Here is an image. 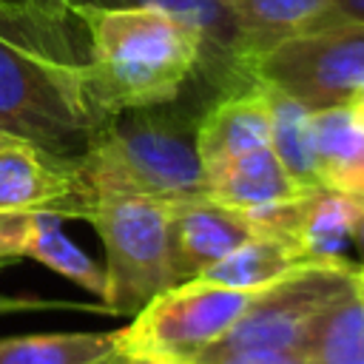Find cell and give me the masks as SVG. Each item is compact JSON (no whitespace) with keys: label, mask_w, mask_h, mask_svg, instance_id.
<instances>
[{"label":"cell","mask_w":364,"mask_h":364,"mask_svg":"<svg viewBox=\"0 0 364 364\" xmlns=\"http://www.w3.org/2000/svg\"><path fill=\"white\" fill-rule=\"evenodd\" d=\"M102 122L71 26L0 11V134L80 156Z\"/></svg>","instance_id":"1"},{"label":"cell","mask_w":364,"mask_h":364,"mask_svg":"<svg viewBox=\"0 0 364 364\" xmlns=\"http://www.w3.org/2000/svg\"><path fill=\"white\" fill-rule=\"evenodd\" d=\"M88 40L85 68L105 119L128 108L176 102L199 68V37L154 6L71 9Z\"/></svg>","instance_id":"2"},{"label":"cell","mask_w":364,"mask_h":364,"mask_svg":"<svg viewBox=\"0 0 364 364\" xmlns=\"http://www.w3.org/2000/svg\"><path fill=\"white\" fill-rule=\"evenodd\" d=\"M80 168L97 196L131 193L162 202L205 196L196 117L171 102L105 119L80 154Z\"/></svg>","instance_id":"3"},{"label":"cell","mask_w":364,"mask_h":364,"mask_svg":"<svg viewBox=\"0 0 364 364\" xmlns=\"http://www.w3.org/2000/svg\"><path fill=\"white\" fill-rule=\"evenodd\" d=\"M88 222L105 247V313L136 316L154 296L176 284L168 236L171 202L102 193Z\"/></svg>","instance_id":"4"},{"label":"cell","mask_w":364,"mask_h":364,"mask_svg":"<svg viewBox=\"0 0 364 364\" xmlns=\"http://www.w3.org/2000/svg\"><path fill=\"white\" fill-rule=\"evenodd\" d=\"M355 287V262L344 264H304L284 279L262 287L239 321L208 350L205 355L273 350L301 353L307 350L324 313ZM193 358V361H196Z\"/></svg>","instance_id":"5"},{"label":"cell","mask_w":364,"mask_h":364,"mask_svg":"<svg viewBox=\"0 0 364 364\" xmlns=\"http://www.w3.org/2000/svg\"><path fill=\"white\" fill-rule=\"evenodd\" d=\"M245 77L307 108H327L364 88V20H338L253 54Z\"/></svg>","instance_id":"6"},{"label":"cell","mask_w":364,"mask_h":364,"mask_svg":"<svg viewBox=\"0 0 364 364\" xmlns=\"http://www.w3.org/2000/svg\"><path fill=\"white\" fill-rule=\"evenodd\" d=\"M259 290L222 287L205 279L173 284L154 296L134 321L119 330L122 353H148L191 364L219 341L247 310Z\"/></svg>","instance_id":"7"},{"label":"cell","mask_w":364,"mask_h":364,"mask_svg":"<svg viewBox=\"0 0 364 364\" xmlns=\"http://www.w3.org/2000/svg\"><path fill=\"white\" fill-rule=\"evenodd\" d=\"M94 205L97 193L80 156H57L28 139L0 134V210L88 222Z\"/></svg>","instance_id":"8"},{"label":"cell","mask_w":364,"mask_h":364,"mask_svg":"<svg viewBox=\"0 0 364 364\" xmlns=\"http://www.w3.org/2000/svg\"><path fill=\"white\" fill-rule=\"evenodd\" d=\"M94 6H154L182 20L199 37L196 80L208 88V100L236 85L250 82L245 77V40L225 0H74ZM71 6V9H74Z\"/></svg>","instance_id":"9"},{"label":"cell","mask_w":364,"mask_h":364,"mask_svg":"<svg viewBox=\"0 0 364 364\" xmlns=\"http://www.w3.org/2000/svg\"><path fill=\"white\" fill-rule=\"evenodd\" d=\"M270 88L245 82L208 100L196 117V151L205 176L242 154L270 145Z\"/></svg>","instance_id":"10"},{"label":"cell","mask_w":364,"mask_h":364,"mask_svg":"<svg viewBox=\"0 0 364 364\" xmlns=\"http://www.w3.org/2000/svg\"><path fill=\"white\" fill-rule=\"evenodd\" d=\"M171 264L176 284L199 279L210 264L225 259L242 242L256 236V228L242 210L193 196L171 202Z\"/></svg>","instance_id":"11"},{"label":"cell","mask_w":364,"mask_h":364,"mask_svg":"<svg viewBox=\"0 0 364 364\" xmlns=\"http://www.w3.org/2000/svg\"><path fill=\"white\" fill-rule=\"evenodd\" d=\"M301 193L304 191L290 179L270 145L242 154L205 176V196L233 210H242L245 216L279 208Z\"/></svg>","instance_id":"12"},{"label":"cell","mask_w":364,"mask_h":364,"mask_svg":"<svg viewBox=\"0 0 364 364\" xmlns=\"http://www.w3.org/2000/svg\"><path fill=\"white\" fill-rule=\"evenodd\" d=\"M361 210V196L313 188L296 199L290 239L310 264H344L347 245Z\"/></svg>","instance_id":"13"},{"label":"cell","mask_w":364,"mask_h":364,"mask_svg":"<svg viewBox=\"0 0 364 364\" xmlns=\"http://www.w3.org/2000/svg\"><path fill=\"white\" fill-rule=\"evenodd\" d=\"M313 159L321 188L364 196V125L344 102L313 111Z\"/></svg>","instance_id":"14"},{"label":"cell","mask_w":364,"mask_h":364,"mask_svg":"<svg viewBox=\"0 0 364 364\" xmlns=\"http://www.w3.org/2000/svg\"><path fill=\"white\" fill-rule=\"evenodd\" d=\"M225 3L242 31L247 60L276 46L279 40L336 23V0H225Z\"/></svg>","instance_id":"15"},{"label":"cell","mask_w":364,"mask_h":364,"mask_svg":"<svg viewBox=\"0 0 364 364\" xmlns=\"http://www.w3.org/2000/svg\"><path fill=\"white\" fill-rule=\"evenodd\" d=\"M304 264L310 262L301 256L296 242L273 233H256L225 259L210 264L199 279L236 290H262Z\"/></svg>","instance_id":"16"},{"label":"cell","mask_w":364,"mask_h":364,"mask_svg":"<svg viewBox=\"0 0 364 364\" xmlns=\"http://www.w3.org/2000/svg\"><path fill=\"white\" fill-rule=\"evenodd\" d=\"M119 353V330L0 338V364H105Z\"/></svg>","instance_id":"17"},{"label":"cell","mask_w":364,"mask_h":364,"mask_svg":"<svg viewBox=\"0 0 364 364\" xmlns=\"http://www.w3.org/2000/svg\"><path fill=\"white\" fill-rule=\"evenodd\" d=\"M26 259H34V262L46 264L48 270L60 273L63 279H68V282L80 284L82 290L94 293L100 301L105 299V270L82 247H77L65 236L60 216L34 213L28 236H26Z\"/></svg>","instance_id":"18"},{"label":"cell","mask_w":364,"mask_h":364,"mask_svg":"<svg viewBox=\"0 0 364 364\" xmlns=\"http://www.w3.org/2000/svg\"><path fill=\"white\" fill-rule=\"evenodd\" d=\"M270 148L301 191L321 188L313 159V108L270 88Z\"/></svg>","instance_id":"19"},{"label":"cell","mask_w":364,"mask_h":364,"mask_svg":"<svg viewBox=\"0 0 364 364\" xmlns=\"http://www.w3.org/2000/svg\"><path fill=\"white\" fill-rule=\"evenodd\" d=\"M304 364H364V287L355 284L318 321Z\"/></svg>","instance_id":"20"},{"label":"cell","mask_w":364,"mask_h":364,"mask_svg":"<svg viewBox=\"0 0 364 364\" xmlns=\"http://www.w3.org/2000/svg\"><path fill=\"white\" fill-rule=\"evenodd\" d=\"M71 6L74 0H0V11L9 17H28L54 26H71L77 20Z\"/></svg>","instance_id":"21"},{"label":"cell","mask_w":364,"mask_h":364,"mask_svg":"<svg viewBox=\"0 0 364 364\" xmlns=\"http://www.w3.org/2000/svg\"><path fill=\"white\" fill-rule=\"evenodd\" d=\"M191 364H304L301 353H273V350H250V353H228V355H205Z\"/></svg>","instance_id":"22"},{"label":"cell","mask_w":364,"mask_h":364,"mask_svg":"<svg viewBox=\"0 0 364 364\" xmlns=\"http://www.w3.org/2000/svg\"><path fill=\"white\" fill-rule=\"evenodd\" d=\"M51 307H82L65 301H43V299H14L0 293V313H20V310H51Z\"/></svg>","instance_id":"23"},{"label":"cell","mask_w":364,"mask_h":364,"mask_svg":"<svg viewBox=\"0 0 364 364\" xmlns=\"http://www.w3.org/2000/svg\"><path fill=\"white\" fill-rule=\"evenodd\" d=\"M338 20H364V0H336V23Z\"/></svg>","instance_id":"24"},{"label":"cell","mask_w":364,"mask_h":364,"mask_svg":"<svg viewBox=\"0 0 364 364\" xmlns=\"http://www.w3.org/2000/svg\"><path fill=\"white\" fill-rule=\"evenodd\" d=\"M119 364H179V361L159 358V355H148V353H122Z\"/></svg>","instance_id":"25"},{"label":"cell","mask_w":364,"mask_h":364,"mask_svg":"<svg viewBox=\"0 0 364 364\" xmlns=\"http://www.w3.org/2000/svg\"><path fill=\"white\" fill-rule=\"evenodd\" d=\"M350 245H355V250H358V256H361L358 264H364V196H361V210H358V219H355L353 242H350Z\"/></svg>","instance_id":"26"},{"label":"cell","mask_w":364,"mask_h":364,"mask_svg":"<svg viewBox=\"0 0 364 364\" xmlns=\"http://www.w3.org/2000/svg\"><path fill=\"white\" fill-rule=\"evenodd\" d=\"M355 284L364 287V264H355Z\"/></svg>","instance_id":"27"},{"label":"cell","mask_w":364,"mask_h":364,"mask_svg":"<svg viewBox=\"0 0 364 364\" xmlns=\"http://www.w3.org/2000/svg\"><path fill=\"white\" fill-rule=\"evenodd\" d=\"M119 358H122V353H119V355H114V358H111V361H105V364H119Z\"/></svg>","instance_id":"28"}]
</instances>
